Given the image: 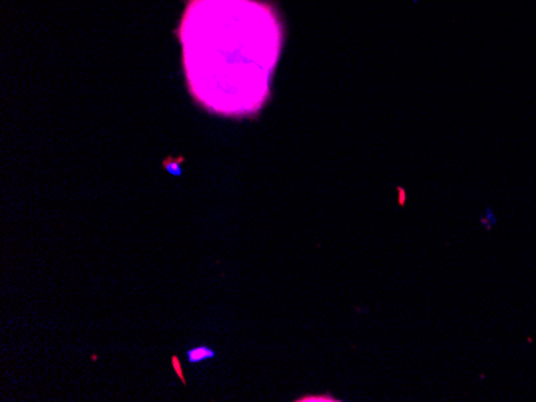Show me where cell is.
I'll use <instances>...</instances> for the list:
<instances>
[{
  "instance_id": "cell-1",
  "label": "cell",
  "mask_w": 536,
  "mask_h": 402,
  "mask_svg": "<svg viewBox=\"0 0 536 402\" xmlns=\"http://www.w3.org/2000/svg\"><path fill=\"white\" fill-rule=\"evenodd\" d=\"M181 26L215 39L227 64L238 114H252L270 93V77L283 45L278 10L265 0H188Z\"/></svg>"
},
{
  "instance_id": "cell-2",
  "label": "cell",
  "mask_w": 536,
  "mask_h": 402,
  "mask_svg": "<svg viewBox=\"0 0 536 402\" xmlns=\"http://www.w3.org/2000/svg\"><path fill=\"white\" fill-rule=\"evenodd\" d=\"M215 352L212 350H209L207 346H198L188 352V359L189 362H199V360H204L207 357H214Z\"/></svg>"
}]
</instances>
